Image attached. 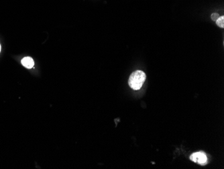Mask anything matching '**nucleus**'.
<instances>
[{
    "instance_id": "1",
    "label": "nucleus",
    "mask_w": 224,
    "mask_h": 169,
    "mask_svg": "<svg viewBox=\"0 0 224 169\" xmlns=\"http://www.w3.org/2000/svg\"><path fill=\"white\" fill-rule=\"evenodd\" d=\"M146 76L144 72L141 70H137L133 72L128 80V84L129 87L133 90H140L146 80Z\"/></svg>"
},
{
    "instance_id": "4",
    "label": "nucleus",
    "mask_w": 224,
    "mask_h": 169,
    "mask_svg": "<svg viewBox=\"0 0 224 169\" xmlns=\"http://www.w3.org/2000/svg\"><path fill=\"white\" fill-rule=\"evenodd\" d=\"M216 22V24H217L220 28H223L224 27V16H219Z\"/></svg>"
},
{
    "instance_id": "5",
    "label": "nucleus",
    "mask_w": 224,
    "mask_h": 169,
    "mask_svg": "<svg viewBox=\"0 0 224 169\" xmlns=\"http://www.w3.org/2000/svg\"><path fill=\"white\" fill-rule=\"evenodd\" d=\"M219 17V15L218 13H213V14H212L211 16L212 20H213V21L217 20Z\"/></svg>"
},
{
    "instance_id": "6",
    "label": "nucleus",
    "mask_w": 224,
    "mask_h": 169,
    "mask_svg": "<svg viewBox=\"0 0 224 169\" xmlns=\"http://www.w3.org/2000/svg\"><path fill=\"white\" fill-rule=\"evenodd\" d=\"M0 52H1V45H0Z\"/></svg>"
},
{
    "instance_id": "3",
    "label": "nucleus",
    "mask_w": 224,
    "mask_h": 169,
    "mask_svg": "<svg viewBox=\"0 0 224 169\" xmlns=\"http://www.w3.org/2000/svg\"><path fill=\"white\" fill-rule=\"evenodd\" d=\"M22 64L27 69L32 68L34 65V62L32 58L30 57H26L22 60Z\"/></svg>"
},
{
    "instance_id": "2",
    "label": "nucleus",
    "mask_w": 224,
    "mask_h": 169,
    "mask_svg": "<svg viewBox=\"0 0 224 169\" xmlns=\"http://www.w3.org/2000/svg\"><path fill=\"white\" fill-rule=\"evenodd\" d=\"M190 159L192 162L198 163L201 165H205L207 162V158L205 153L203 152H198L193 153L190 156Z\"/></svg>"
}]
</instances>
